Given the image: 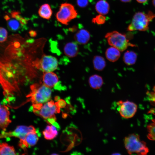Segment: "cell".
Masks as SVG:
<instances>
[{
  "instance_id": "7402d4cb",
  "label": "cell",
  "mask_w": 155,
  "mask_h": 155,
  "mask_svg": "<svg viewBox=\"0 0 155 155\" xmlns=\"http://www.w3.org/2000/svg\"><path fill=\"white\" fill-rule=\"evenodd\" d=\"M16 152L13 146L6 143H0V155H16Z\"/></svg>"
},
{
  "instance_id": "277c9868",
  "label": "cell",
  "mask_w": 155,
  "mask_h": 155,
  "mask_svg": "<svg viewBox=\"0 0 155 155\" xmlns=\"http://www.w3.org/2000/svg\"><path fill=\"white\" fill-rule=\"evenodd\" d=\"M105 37L107 39L109 45L121 52L124 51L128 46H132L129 42L125 34L117 31L108 32Z\"/></svg>"
},
{
  "instance_id": "ac0fdd59",
  "label": "cell",
  "mask_w": 155,
  "mask_h": 155,
  "mask_svg": "<svg viewBox=\"0 0 155 155\" xmlns=\"http://www.w3.org/2000/svg\"><path fill=\"white\" fill-rule=\"evenodd\" d=\"M109 5L105 0H100L95 5V9L100 14L105 15L107 14L109 10Z\"/></svg>"
},
{
  "instance_id": "f1b7e54d",
  "label": "cell",
  "mask_w": 155,
  "mask_h": 155,
  "mask_svg": "<svg viewBox=\"0 0 155 155\" xmlns=\"http://www.w3.org/2000/svg\"><path fill=\"white\" fill-rule=\"evenodd\" d=\"M56 120V118L55 115L45 120L46 122L49 125L52 124L55 122Z\"/></svg>"
},
{
  "instance_id": "83f0119b",
  "label": "cell",
  "mask_w": 155,
  "mask_h": 155,
  "mask_svg": "<svg viewBox=\"0 0 155 155\" xmlns=\"http://www.w3.org/2000/svg\"><path fill=\"white\" fill-rule=\"evenodd\" d=\"M55 103L56 106L60 108H64L66 105L65 101L62 99H59Z\"/></svg>"
},
{
  "instance_id": "4dcf8cb0",
  "label": "cell",
  "mask_w": 155,
  "mask_h": 155,
  "mask_svg": "<svg viewBox=\"0 0 155 155\" xmlns=\"http://www.w3.org/2000/svg\"><path fill=\"white\" fill-rule=\"evenodd\" d=\"M30 34L31 36H35L36 35V32L33 31H31L30 32Z\"/></svg>"
},
{
  "instance_id": "44dd1931",
  "label": "cell",
  "mask_w": 155,
  "mask_h": 155,
  "mask_svg": "<svg viewBox=\"0 0 155 155\" xmlns=\"http://www.w3.org/2000/svg\"><path fill=\"white\" fill-rule=\"evenodd\" d=\"M137 55L132 51H127L124 54L123 60L124 63L128 65L134 64L136 62Z\"/></svg>"
},
{
  "instance_id": "2e32d148",
  "label": "cell",
  "mask_w": 155,
  "mask_h": 155,
  "mask_svg": "<svg viewBox=\"0 0 155 155\" xmlns=\"http://www.w3.org/2000/svg\"><path fill=\"white\" fill-rule=\"evenodd\" d=\"M58 129L55 126L47 125L43 131V134L45 139L51 140L55 138L58 134Z\"/></svg>"
},
{
  "instance_id": "8992f818",
  "label": "cell",
  "mask_w": 155,
  "mask_h": 155,
  "mask_svg": "<svg viewBox=\"0 0 155 155\" xmlns=\"http://www.w3.org/2000/svg\"><path fill=\"white\" fill-rule=\"evenodd\" d=\"M37 131L32 125L27 126L19 125L13 131L9 132L3 131L0 134V138L9 137H14L20 139V146L22 148H26L25 145V139L27 134L30 132Z\"/></svg>"
},
{
  "instance_id": "30bf717a",
  "label": "cell",
  "mask_w": 155,
  "mask_h": 155,
  "mask_svg": "<svg viewBox=\"0 0 155 155\" xmlns=\"http://www.w3.org/2000/svg\"><path fill=\"white\" fill-rule=\"evenodd\" d=\"M10 112L8 108L2 105L0 108V128L5 131L8 125L11 122L9 118Z\"/></svg>"
},
{
  "instance_id": "d4e9b609",
  "label": "cell",
  "mask_w": 155,
  "mask_h": 155,
  "mask_svg": "<svg viewBox=\"0 0 155 155\" xmlns=\"http://www.w3.org/2000/svg\"><path fill=\"white\" fill-rule=\"evenodd\" d=\"M106 20V17L102 14L97 16L94 18L92 20L94 23H96L98 24H102L104 23Z\"/></svg>"
},
{
  "instance_id": "8fae6325",
  "label": "cell",
  "mask_w": 155,
  "mask_h": 155,
  "mask_svg": "<svg viewBox=\"0 0 155 155\" xmlns=\"http://www.w3.org/2000/svg\"><path fill=\"white\" fill-rule=\"evenodd\" d=\"M59 80L57 75L52 72H44L43 73L42 83L48 87L51 88L56 86Z\"/></svg>"
},
{
  "instance_id": "cb8c5ba5",
  "label": "cell",
  "mask_w": 155,
  "mask_h": 155,
  "mask_svg": "<svg viewBox=\"0 0 155 155\" xmlns=\"http://www.w3.org/2000/svg\"><path fill=\"white\" fill-rule=\"evenodd\" d=\"M8 32L4 28L0 27V43H3L7 40Z\"/></svg>"
},
{
  "instance_id": "1f68e13d",
  "label": "cell",
  "mask_w": 155,
  "mask_h": 155,
  "mask_svg": "<svg viewBox=\"0 0 155 155\" xmlns=\"http://www.w3.org/2000/svg\"><path fill=\"white\" fill-rule=\"evenodd\" d=\"M121 1L124 2H130L131 0H120Z\"/></svg>"
},
{
  "instance_id": "e0dca14e",
  "label": "cell",
  "mask_w": 155,
  "mask_h": 155,
  "mask_svg": "<svg viewBox=\"0 0 155 155\" xmlns=\"http://www.w3.org/2000/svg\"><path fill=\"white\" fill-rule=\"evenodd\" d=\"M38 13L42 18L49 20L52 16V11L49 5L45 3L40 7L38 11Z\"/></svg>"
},
{
  "instance_id": "d6a6232c",
  "label": "cell",
  "mask_w": 155,
  "mask_h": 155,
  "mask_svg": "<svg viewBox=\"0 0 155 155\" xmlns=\"http://www.w3.org/2000/svg\"><path fill=\"white\" fill-rule=\"evenodd\" d=\"M152 2L153 5L155 7V0H152Z\"/></svg>"
},
{
  "instance_id": "ffe728a7",
  "label": "cell",
  "mask_w": 155,
  "mask_h": 155,
  "mask_svg": "<svg viewBox=\"0 0 155 155\" xmlns=\"http://www.w3.org/2000/svg\"><path fill=\"white\" fill-rule=\"evenodd\" d=\"M93 63L94 69L99 71L103 70L106 65L104 58L100 55H96L94 57Z\"/></svg>"
},
{
  "instance_id": "5b68a950",
  "label": "cell",
  "mask_w": 155,
  "mask_h": 155,
  "mask_svg": "<svg viewBox=\"0 0 155 155\" xmlns=\"http://www.w3.org/2000/svg\"><path fill=\"white\" fill-rule=\"evenodd\" d=\"M77 11L73 5L65 3L61 4L56 13V18L59 22L67 25L72 20L77 17Z\"/></svg>"
},
{
  "instance_id": "3957f363",
  "label": "cell",
  "mask_w": 155,
  "mask_h": 155,
  "mask_svg": "<svg viewBox=\"0 0 155 155\" xmlns=\"http://www.w3.org/2000/svg\"><path fill=\"white\" fill-rule=\"evenodd\" d=\"M124 144L129 154L136 153L138 155H144L146 154L149 152L146 143L141 141L138 135L132 134L126 137Z\"/></svg>"
},
{
  "instance_id": "7c38bea8",
  "label": "cell",
  "mask_w": 155,
  "mask_h": 155,
  "mask_svg": "<svg viewBox=\"0 0 155 155\" xmlns=\"http://www.w3.org/2000/svg\"><path fill=\"white\" fill-rule=\"evenodd\" d=\"M74 38L77 43L80 44H85L89 41L90 34L87 30L84 29H81L75 34Z\"/></svg>"
},
{
  "instance_id": "836d02e7",
  "label": "cell",
  "mask_w": 155,
  "mask_h": 155,
  "mask_svg": "<svg viewBox=\"0 0 155 155\" xmlns=\"http://www.w3.org/2000/svg\"><path fill=\"white\" fill-rule=\"evenodd\" d=\"M1 105L0 104V108L1 107Z\"/></svg>"
},
{
  "instance_id": "f546056e",
  "label": "cell",
  "mask_w": 155,
  "mask_h": 155,
  "mask_svg": "<svg viewBox=\"0 0 155 155\" xmlns=\"http://www.w3.org/2000/svg\"><path fill=\"white\" fill-rule=\"evenodd\" d=\"M136 1L140 3H144L146 2L148 0H136Z\"/></svg>"
},
{
  "instance_id": "5bb4252c",
  "label": "cell",
  "mask_w": 155,
  "mask_h": 155,
  "mask_svg": "<svg viewBox=\"0 0 155 155\" xmlns=\"http://www.w3.org/2000/svg\"><path fill=\"white\" fill-rule=\"evenodd\" d=\"M120 51L116 48L111 46L106 51L105 54L106 59L111 62L117 61L120 56Z\"/></svg>"
},
{
  "instance_id": "603a6c76",
  "label": "cell",
  "mask_w": 155,
  "mask_h": 155,
  "mask_svg": "<svg viewBox=\"0 0 155 155\" xmlns=\"http://www.w3.org/2000/svg\"><path fill=\"white\" fill-rule=\"evenodd\" d=\"M152 121L153 122L148 124L147 127L148 132L147 137L150 140H155V119Z\"/></svg>"
},
{
  "instance_id": "ba28073f",
  "label": "cell",
  "mask_w": 155,
  "mask_h": 155,
  "mask_svg": "<svg viewBox=\"0 0 155 155\" xmlns=\"http://www.w3.org/2000/svg\"><path fill=\"white\" fill-rule=\"evenodd\" d=\"M117 110L123 117L128 119L133 117L136 113L137 106L134 103L126 100H120L117 102Z\"/></svg>"
},
{
  "instance_id": "d6986e66",
  "label": "cell",
  "mask_w": 155,
  "mask_h": 155,
  "mask_svg": "<svg viewBox=\"0 0 155 155\" xmlns=\"http://www.w3.org/2000/svg\"><path fill=\"white\" fill-rule=\"evenodd\" d=\"M37 132H30L28 133L26 137L25 145L26 148L34 146L38 140Z\"/></svg>"
},
{
  "instance_id": "e575fe53",
  "label": "cell",
  "mask_w": 155,
  "mask_h": 155,
  "mask_svg": "<svg viewBox=\"0 0 155 155\" xmlns=\"http://www.w3.org/2000/svg\"></svg>"
},
{
  "instance_id": "6da1fadb",
  "label": "cell",
  "mask_w": 155,
  "mask_h": 155,
  "mask_svg": "<svg viewBox=\"0 0 155 155\" xmlns=\"http://www.w3.org/2000/svg\"><path fill=\"white\" fill-rule=\"evenodd\" d=\"M30 91L27 96L32 104L44 103L51 99L52 90L51 88L42 84L35 83L30 86Z\"/></svg>"
},
{
  "instance_id": "9a60e30c",
  "label": "cell",
  "mask_w": 155,
  "mask_h": 155,
  "mask_svg": "<svg viewBox=\"0 0 155 155\" xmlns=\"http://www.w3.org/2000/svg\"><path fill=\"white\" fill-rule=\"evenodd\" d=\"M88 83L92 88L97 89L102 86L103 84V81L102 78L100 76L97 74H94L89 77Z\"/></svg>"
},
{
  "instance_id": "484cf974",
  "label": "cell",
  "mask_w": 155,
  "mask_h": 155,
  "mask_svg": "<svg viewBox=\"0 0 155 155\" xmlns=\"http://www.w3.org/2000/svg\"><path fill=\"white\" fill-rule=\"evenodd\" d=\"M8 26L11 30L16 31L19 28L20 24L17 20L15 19H12L8 22Z\"/></svg>"
},
{
  "instance_id": "4fadbf2b",
  "label": "cell",
  "mask_w": 155,
  "mask_h": 155,
  "mask_svg": "<svg viewBox=\"0 0 155 155\" xmlns=\"http://www.w3.org/2000/svg\"><path fill=\"white\" fill-rule=\"evenodd\" d=\"M64 52L67 56L73 58L76 57L79 52V48L76 43L71 42L67 43L63 48Z\"/></svg>"
},
{
  "instance_id": "7a4b0ae2",
  "label": "cell",
  "mask_w": 155,
  "mask_h": 155,
  "mask_svg": "<svg viewBox=\"0 0 155 155\" xmlns=\"http://www.w3.org/2000/svg\"><path fill=\"white\" fill-rule=\"evenodd\" d=\"M155 17V14L151 11L147 13L142 12L136 13L127 28L128 31H146L149 29L150 22Z\"/></svg>"
},
{
  "instance_id": "52a82bcc",
  "label": "cell",
  "mask_w": 155,
  "mask_h": 155,
  "mask_svg": "<svg viewBox=\"0 0 155 155\" xmlns=\"http://www.w3.org/2000/svg\"><path fill=\"white\" fill-rule=\"evenodd\" d=\"M34 65L37 69L44 72H52L55 70L58 66V62L55 57L45 55L34 62Z\"/></svg>"
},
{
  "instance_id": "4316f807",
  "label": "cell",
  "mask_w": 155,
  "mask_h": 155,
  "mask_svg": "<svg viewBox=\"0 0 155 155\" xmlns=\"http://www.w3.org/2000/svg\"><path fill=\"white\" fill-rule=\"evenodd\" d=\"M78 5L82 8L85 7L88 4V0H77Z\"/></svg>"
},
{
  "instance_id": "9c48e42d",
  "label": "cell",
  "mask_w": 155,
  "mask_h": 155,
  "mask_svg": "<svg viewBox=\"0 0 155 155\" xmlns=\"http://www.w3.org/2000/svg\"><path fill=\"white\" fill-rule=\"evenodd\" d=\"M32 111L36 115L45 120L53 116L55 113H59L60 110L54 101L51 100L43 104L39 110H33Z\"/></svg>"
}]
</instances>
